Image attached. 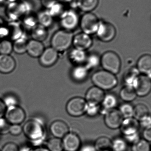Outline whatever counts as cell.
Segmentation results:
<instances>
[{"label":"cell","instance_id":"obj_8","mask_svg":"<svg viewBox=\"0 0 151 151\" xmlns=\"http://www.w3.org/2000/svg\"><path fill=\"white\" fill-rule=\"evenodd\" d=\"M87 102L82 98H73L69 100L66 106L67 112L73 117H79L86 113Z\"/></svg>","mask_w":151,"mask_h":151},{"label":"cell","instance_id":"obj_29","mask_svg":"<svg viewBox=\"0 0 151 151\" xmlns=\"http://www.w3.org/2000/svg\"><path fill=\"white\" fill-rule=\"evenodd\" d=\"M149 115V109L145 105L139 104L134 107L133 117L138 121Z\"/></svg>","mask_w":151,"mask_h":151},{"label":"cell","instance_id":"obj_16","mask_svg":"<svg viewBox=\"0 0 151 151\" xmlns=\"http://www.w3.org/2000/svg\"><path fill=\"white\" fill-rule=\"evenodd\" d=\"M104 91L95 86L90 88L86 95V101L88 104L99 105L102 103L105 96Z\"/></svg>","mask_w":151,"mask_h":151},{"label":"cell","instance_id":"obj_22","mask_svg":"<svg viewBox=\"0 0 151 151\" xmlns=\"http://www.w3.org/2000/svg\"><path fill=\"white\" fill-rule=\"evenodd\" d=\"M88 69L85 65H78L72 71V77L74 81L78 82L84 81L88 75Z\"/></svg>","mask_w":151,"mask_h":151},{"label":"cell","instance_id":"obj_45","mask_svg":"<svg viewBox=\"0 0 151 151\" xmlns=\"http://www.w3.org/2000/svg\"><path fill=\"white\" fill-rule=\"evenodd\" d=\"M142 135L143 139L150 142L151 141V128L144 129Z\"/></svg>","mask_w":151,"mask_h":151},{"label":"cell","instance_id":"obj_43","mask_svg":"<svg viewBox=\"0 0 151 151\" xmlns=\"http://www.w3.org/2000/svg\"><path fill=\"white\" fill-rule=\"evenodd\" d=\"M19 148L17 144L9 142L5 144L1 151H19Z\"/></svg>","mask_w":151,"mask_h":151},{"label":"cell","instance_id":"obj_30","mask_svg":"<svg viewBox=\"0 0 151 151\" xmlns=\"http://www.w3.org/2000/svg\"><path fill=\"white\" fill-rule=\"evenodd\" d=\"M37 19L40 25L46 28L50 27L53 22V17L48 11L40 12L37 17Z\"/></svg>","mask_w":151,"mask_h":151},{"label":"cell","instance_id":"obj_1","mask_svg":"<svg viewBox=\"0 0 151 151\" xmlns=\"http://www.w3.org/2000/svg\"><path fill=\"white\" fill-rule=\"evenodd\" d=\"M23 133L34 147H40L47 136L45 123L39 118L30 119L24 124Z\"/></svg>","mask_w":151,"mask_h":151},{"label":"cell","instance_id":"obj_50","mask_svg":"<svg viewBox=\"0 0 151 151\" xmlns=\"http://www.w3.org/2000/svg\"><path fill=\"white\" fill-rule=\"evenodd\" d=\"M61 3H71L73 1V0H58Z\"/></svg>","mask_w":151,"mask_h":151},{"label":"cell","instance_id":"obj_20","mask_svg":"<svg viewBox=\"0 0 151 151\" xmlns=\"http://www.w3.org/2000/svg\"><path fill=\"white\" fill-rule=\"evenodd\" d=\"M137 69L139 73L150 77L151 76V56L145 55L141 57L137 63Z\"/></svg>","mask_w":151,"mask_h":151},{"label":"cell","instance_id":"obj_33","mask_svg":"<svg viewBox=\"0 0 151 151\" xmlns=\"http://www.w3.org/2000/svg\"><path fill=\"white\" fill-rule=\"evenodd\" d=\"M47 148L50 151H63L62 140L55 137L50 138L47 142Z\"/></svg>","mask_w":151,"mask_h":151},{"label":"cell","instance_id":"obj_34","mask_svg":"<svg viewBox=\"0 0 151 151\" xmlns=\"http://www.w3.org/2000/svg\"><path fill=\"white\" fill-rule=\"evenodd\" d=\"M127 147V142L123 138L118 137L112 141L111 150L113 151H126Z\"/></svg>","mask_w":151,"mask_h":151},{"label":"cell","instance_id":"obj_4","mask_svg":"<svg viewBox=\"0 0 151 151\" xmlns=\"http://www.w3.org/2000/svg\"><path fill=\"white\" fill-rule=\"evenodd\" d=\"M100 63L105 70L114 75L118 73L120 70V58L117 54L112 51H108L104 53L101 58Z\"/></svg>","mask_w":151,"mask_h":151},{"label":"cell","instance_id":"obj_15","mask_svg":"<svg viewBox=\"0 0 151 151\" xmlns=\"http://www.w3.org/2000/svg\"><path fill=\"white\" fill-rule=\"evenodd\" d=\"M93 43L90 35L83 32L79 33L74 36L72 44L74 48L80 50H86L89 48Z\"/></svg>","mask_w":151,"mask_h":151},{"label":"cell","instance_id":"obj_19","mask_svg":"<svg viewBox=\"0 0 151 151\" xmlns=\"http://www.w3.org/2000/svg\"><path fill=\"white\" fill-rule=\"evenodd\" d=\"M44 49V45L41 42L33 39L27 41L26 52L31 57L34 58L40 57Z\"/></svg>","mask_w":151,"mask_h":151},{"label":"cell","instance_id":"obj_40","mask_svg":"<svg viewBox=\"0 0 151 151\" xmlns=\"http://www.w3.org/2000/svg\"><path fill=\"white\" fill-rule=\"evenodd\" d=\"M100 108L98 105L87 103L86 113L89 116L93 117L96 116L100 111Z\"/></svg>","mask_w":151,"mask_h":151},{"label":"cell","instance_id":"obj_18","mask_svg":"<svg viewBox=\"0 0 151 151\" xmlns=\"http://www.w3.org/2000/svg\"><path fill=\"white\" fill-rule=\"evenodd\" d=\"M16 67L15 59L10 55H0V73L9 74L12 72Z\"/></svg>","mask_w":151,"mask_h":151},{"label":"cell","instance_id":"obj_17","mask_svg":"<svg viewBox=\"0 0 151 151\" xmlns=\"http://www.w3.org/2000/svg\"><path fill=\"white\" fill-rule=\"evenodd\" d=\"M50 131L54 137L61 139L69 133V129L67 124L64 122L56 120L51 123Z\"/></svg>","mask_w":151,"mask_h":151},{"label":"cell","instance_id":"obj_49","mask_svg":"<svg viewBox=\"0 0 151 151\" xmlns=\"http://www.w3.org/2000/svg\"><path fill=\"white\" fill-rule=\"evenodd\" d=\"M34 151H50L47 149V148L45 147H38L36 148V149H35Z\"/></svg>","mask_w":151,"mask_h":151},{"label":"cell","instance_id":"obj_37","mask_svg":"<svg viewBox=\"0 0 151 151\" xmlns=\"http://www.w3.org/2000/svg\"><path fill=\"white\" fill-rule=\"evenodd\" d=\"M134 107L130 104L126 103L121 105L120 107L119 111L120 112L123 118H132L134 116Z\"/></svg>","mask_w":151,"mask_h":151},{"label":"cell","instance_id":"obj_38","mask_svg":"<svg viewBox=\"0 0 151 151\" xmlns=\"http://www.w3.org/2000/svg\"><path fill=\"white\" fill-rule=\"evenodd\" d=\"M12 51V43L10 41L3 40L0 42V55H10Z\"/></svg>","mask_w":151,"mask_h":151},{"label":"cell","instance_id":"obj_6","mask_svg":"<svg viewBox=\"0 0 151 151\" xmlns=\"http://www.w3.org/2000/svg\"><path fill=\"white\" fill-rule=\"evenodd\" d=\"M59 17L60 25L64 30L72 32L79 25L80 18L74 10L70 9L64 10Z\"/></svg>","mask_w":151,"mask_h":151},{"label":"cell","instance_id":"obj_36","mask_svg":"<svg viewBox=\"0 0 151 151\" xmlns=\"http://www.w3.org/2000/svg\"><path fill=\"white\" fill-rule=\"evenodd\" d=\"M132 151H150V145L149 142L144 139H140L132 145Z\"/></svg>","mask_w":151,"mask_h":151},{"label":"cell","instance_id":"obj_46","mask_svg":"<svg viewBox=\"0 0 151 151\" xmlns=\"http://www.w3.org/2000/svg\"><path fill=\"white\" fill-rule=\"evenodd\" d=\"M80 151H96L94 145L90 144H86L81 147Z\"/></svg>","mask_w":151,"mask_h":151},{"label":"cell","instance_id":"obj_23","mask_svg":"<svg viewBox=\"0 0 151 151\" xmlns=\"http://www.w3.org/2000/svg\"><path fill=\"white\" fill-rule=\"evenodd\" d=\"M71 61L78 65L85 63L87 55L86 51L74 48L72 50L69 54Z\"/></svg>","mask_w":151,"mask_h":151},{"label":"cell","instance_id":"obj_47","mask_svg":"<svg viewBox=\"0 0 151 151\" xmlns=\"http://www.w3.org/2000/svg\"><path fill=\"white\" fill-rule=\"evenodd\" d=\"M6 107L4 104L2 100L0 99V118H3L5 114Z\"/></svg>","mask_w":151,"mask_h":151},{"label":"cell","instance_id":"obj_27","mask_svg":"<svg viewBox=\"0 0 151 151\" xmlns=\"http://www.w3.org/2000/svg\"><path fill=\"white\" fill-rule=\"evenodd\" d=\"M120 96L123 101L129 102L134 100L137 95L133 87L126 86L121 90Z\"/></svg>","mask_w":151,"mask_h":151},{"label":"cell","instance_id":"obj_35","mask_svg":"<svg viewBox=\"0 0 151 151\" xmlns=\"http://www.w3.org/2000/svg\"><path fill=\"white\" fill-rule=\"evenodd\" d=\"M101 58L98 55L95 54H92L87 56L86 59V65L88 70L94 69L98 67L100 64Z\"/></svg>","mask_w":151,"mask_h":151},{"label":"cell","instance_id":"obj_26","mask_svg":"<svg viewBox=\"0 0 151 151\" xmlns=\"http://www.w3.org/2000/svg\"><path fill=\"white\" fill-rule=\"evenodd\" d=\"M139 73L137 68L135 67H132L127 70L123 77L126 86L133 87L134 82L139 75Z\"/></svg>","mask_w":151,"mask_h":151},{"label":"cell","instance_id":"obj_41","mask_svg":"<svg viewBox=\"0 0 151 151\" xmlns=\"http://www.w3.org/2000/svg\"><path fill=\"white\" fill-rule=\"evenodd\" d=\"M10 124L6 119L0 118V135L5 134L9 133V128Z\"/></svg>","mask_w":151,"mask_h":151},{"label":"cell","instance_id":"obj_48","mask_svg":"<svg viewBox=\"0 0 151 151\" xmlns=\"http://www.w3.org/2000/svg\"><path fill=\"white\" fill-rule=\"evenodd\" d=\"M34 150L32 147L27 145H24L19 149V151H34Z\"/></svg>","mask_w":151,"mask_h":151},{"label":"cell","instance_id":"obj_25","mask_svg":"<svg viewBox=\"0 0 151 151\" xmlns=\"http://www.w3.org/2000/svg\"><path fill=\"white\" fill-rule=\"evenodd\" d=\"M94 146L96 151H110L111 150L112 141L108 137H102L97 139Z\"/></svg>","mask_w":151,"mask_h":151},{"label":"cell","instance_id":"obj_12","mask_svg":"<svg viewBox=\"0 0 151 151\" xmlns=\"http://www.w3.org/2000/svg\"><path fill=\"white\" fill-rule=\"evenodd\" d=\"M140 127L139 121L132 117L124 119L120 128L125 137L138 133Z\"/></svg>","mask_w":151,"mask_h":151},{"label":"cell","instance_id":"obj_44","mask_svg":"<svg viewBox=\"0 0 151 151\" xmlns=\"http://www.w3.org/2000/svg\"><path fill=\"white\" fill-rule=\"evenodd\" d=\"M139 122L140 126H142L144 128H151V119L150 115L139 121Z\"/></svg>","mask_w":151,"mask_h":151},{"label":"cell","instance_id":"obj_31","mask_svg":"<svg viewBox=\"0 0 151 151\" xmlns=\"http://www.w3.org/2000/svg\"><path fill=\"white\" fill-rule=\"evenodd\" d=\"M27 41L24 38H20L12 43L13 51L16 54L22 55L26 52Z\"/></svg>","mask_w":151,"mask_h":151},{"label":"cell","instance_id":"obj_28","mask_svg":"<svg viewBox=\"0 0 151 151\" xmlns=\"http://www.w3.org/2000/svg\"><path fill=\"white\" fill-rule=\"evenodd\" d=\"M48 35L47 28L42 26L36 25L32 30V36L33 40L42 42L47 38Z\"/></svg>","mask_w":151,"mask_h":151},{"label":"cell","instance_id":"obj_13","mask_svg":"<svg viewBox=\"0 0 151 151\" xmlns=\"http://www.w3.org/2000/svg\"><path fill=\"white\" fill-rule=\"evenodd\" d=\"M62 144L65 151H78L81 147V140L76 134L68 133L63 138Z\"/></svg>","mask_w":151,"mask_h":151},{"label":"cell","instance_id":"obj_53","mask_svg":"<svg viewBox=\"0 0 151 151\" xmlns=\"http://www.w3.org/2000/svg\"></svg>","mask_w":151,"mask_h":151},{"label":"cell","instance_id":"obj_21","mask_svg":"<svg viewBox=\"0 0 151 151\" xmlns=\"http://www.w3.org/2000/svg\"><path fill=\"white\" fill-rule=\"evenodd\" d=\"M99 0H77L75 5L85 13L92 12L99 4Z\"/></svg>","mask_w":151,"mask_h":151},{"label":"cell","instance_id":"obj_11","mask_svg":"<svg viewBox=\"0 0 151 151\" xmlns=\"http://www.w3.org/2000/svg\"><path fill=\"white\" fill-rule=\"evenodd\" d=\"M123 119L124 118L120 112L117 109H112L105 114V123L111 129H115L120 128Z\"/></svg>","mask_w":151,"mask_h":151},{"label":"cell","instance_id":"obj_51","mask_svg":"<svg viewBox=\"0 0 151 151\" xmlns=\"http://www.w3.org/2000/svg\"><path fill=\"white\" fill-rule=\"evenodd\" d=\"M11 2H13L17 1L18 0H7Z\"/></svg>","mask_w":151,"mask_h":151},{"label":"cell","instance_id":"obj_5","mask_svg":"<svg viewBox=\"0 0 151 151\" xmlns=\"http://www.w3.org/2000/svg\"><path fill=\"white\" fill-rule=\"evenodd\" d=\"M100 20L96 15L92 12L85 13L80 18L79 25L82 32L89 35L96 34Z\"/></svg>","mask_w":151,"mask_h":151},{"label":"cell","instance_id":"obj_42","mask_svg":"<svg viewBox=\"0 0 151 151\" xmlns=\"http://www.w3.org/2000/svg\"><path fill=\"white\" fill-rule=\"evenodd\" d=\"M22 132H23V129L20 125L13 124L10 126L9 128V133L12 135L15 136L19 135Z\"/></svg>","mask_w":151,"mask_h":151},{"label":"cell","instance_id":"obj_32","mask_svg":"<svg viewBox=\"0 0 151 151\" xmlns=\"http://www.w3.org/2000/svg\"><path fill=\"white\" fill-rule=\"evenodd\" d=\"M64 5L59 1H56L51 4L48 8V12L53 17H60V15L64 12Z\"/></svg>","mask_w":151,"mask_h":151},{"label":"cell","instance_id":"obj_39","mask_svg":"<svg viewBox=\"0 0 151 151\" xmlns=\"http://www.w3.org/2000/svg\"><path fill=\"white\" fill-rule=\"evenodd\" d=\"M2 101L6 108L18 106L19 103L17 98L12 94L6 95L4 97Z\"/></svg>","mask_w":151,"mask_h":151},{"label":"cell","instance_id":"obj_2","mask_svg":"<svg viewBox=\"0 0 151 151\" xmlns=\"http://www.w3.org/2000/svg\"><path fill=\"white\" fill-rule=\"evenodd\" d=\"M91 80L96 87L103 90H109L116 87L118 80L114 74L105 70L96 72Z\"/></svg>","mask_w":151,"mask_h":151},{"label":"cell","instance_id":"obj_10","mask_svg":"<svg viewBox=\"0 0 151 151\" xmlns=\"http://www.w3.org/2000/svg\"><path fill=\"white\" fill-rule=\"evenodd\" d=\"M137 95L143 97L148 95L151 90L150 77L146 75L138 76L133 86Z\"/></svg>","mask_w":151,"mask_h":151},{"label":"cell","instance_id":"obj_3","mask_svg":"<svg viewBox=\"0 0 151 151\" xmlns=\"http://www.w3.org/2000/svg\"><path fill=\"white\" fill-rule=\"evenodd\" d=\"M74 35L72 32L64 29L58 30L51 39V47L58 52L65 51L72 44Z\"/></svg>","mask_w":151,"mask_h":151},{"label":"cell","instance_id":"obj_9","mask_svg":"<svg viewBox=\"0 0 151 151\" xmlns=\"http://www.w3.org/2000/svg\"><path fill=\"white\" fill-rule=\"evenodd\" d=\"M4 115L6 120L11 125H20L26 117L25 111L18 105L6 108Z\"/></svg>","mask_w":151,"mask_h":151},{"label":"cell","instance_id":"obj_7","mask_svg":"<svg viewBox=\"0 0 151 151\" xmlns=\"http://www.w3.org/2000/svg\"><path fill=\"white\" fill-rule=\"evenodd\" d=\"M96 34L98 39L104 42L111 41L116 35V29L110 22L100 20Z\"/></svg>","mask_w":151,"mask_h":151},{"label":"cell","instance_id":"obj_52","mask_svg":"<svg viewBox=\"0 0 151 151\" xmlns=\"http://www.w3.org/2000/svg\"><path fill=\"white\" fill-rule=\"evenodd\" d=\"M1 135H0V138H1Z\"/></svg>","mask_w":151,"mask_h":151},{"label":"cell","instance_id":"obj_24","mask_svg":"<svg viewBox=\"0 0 151 151\" xmlns=\"http://www.w3.org/2000/svg\"><path fill=\"white\" fill-rule=\"evenodd\" d=\"M118 99L115 95L112 93H109L105 95L102 101V106L104 111L106 112L112 109H114L118 105Z\"/></svg>","mask_w":151,"mask_h":151},{"label":"cell","instance_id":"obj_14","mask_svg":"<svg viewBox=\"0 0 151 151\" xmlns=\"http://www.w3.org/2000/svg\"><path fill=\"white\" fill-rule=\"evenodd\" d=\"M39 58L42 66L49 67L56 63L58 58V52L52 47L45 49Z\"/></svg>","mask_w":151,"mask_h":151}]
</instances>
